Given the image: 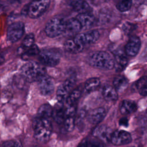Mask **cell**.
<instances>
[{"mask_svg": "<svg viewBox=\"0 0 147 147\" xmlns=\"http://www.w3.org/2000/svg\"><path fill=\"white\" fill-rule=\"evenodd\" d=\"M90 65L102 70H110L114 68V59L107 52L97 51L90 55L88 59Z\"/></svg>", "mask_w": 147, "mask_h": 147, "instance_id": "cell-1", "label": "cell"}, {"mask_svg": "<svg viewBox=\"0 0 147 147\" xmlns=\"http://www.w3.org/2000/svg\"><path fill=\"white\" fill-rule=\"evenodd\" d=\"M33 126L34 136L37 141L45 142L49 140L52 130V126L48 118L38 117L34 119Z\"/></svg>", "mask_w": 147, "mask_h": 147, "instance_id": "cell-2", "label": "cell"}, {"mask_svg": "<svg viewBox=\"0 0 147 147\" xmlns=\"http://www.w3.org/2000/svg\"><path fill=\"white\" fill-rule=\"evenodd\" d=\"M22 76L29 82L38 80L45 74V68L40 64L34 61L25 63L21 69Z\"/></svg>", "mask_w": 147, "mask_h": 147, "instance_id": "cell-3", "label": "cell"}, {"mask_svg": "<svg viewBox=\"0 0 147 147\" xmlns=\"http://www.w3.org/2000/svg\"><path fill=\"white\" fill-rule=\"evenodd\" d=\"M66 21L55 17L49 20L45 27V33L49 37H56L65 32Z\"/></svg>", "mask_w": 147, "mask_h": 147, "instance_id": "cell-4", "label": "cell"}, {"mask_svg": "<svg viewBox=\"0 0 147 147\" xmlns=\"http://www.w3.org/2000/svg\"><path fill=\"white\" fill-rule=\"evenodd\" d=\"M49 4L50 0H33L27 6V15L36 18L47 11Z\"/></svg>", "mask_w": 147, "mask_h": 147, "instance_id": "cell-5", "label": "cell"}, {"mask_svg": "<svg viewBox=\"0 0 147 147\" xmlns=\"http://www.w3.org/2000/svg\"><path fill=\"white\" fill-rule=\"evenodd\" d=\"M38 56L41 63L48 67L57 65L60 60V54L57 51L51 49H44L40 51Z\"/></svg>", "mask_w": 147, "mask_h": 147, "instance_id": "cell-6", "label": "cell"}, {"mask_svg": "<svg viewBox=\"0 0 147 147\" xmlns=\"http://www.w3.org/2000/svg\"><path fill=\"white\" fill-rule=\"evenodd\" d=\"M75 82V77L73 76H70L58 87L56 92V97L58 102L63 103L66 100L68 95L74 87Z\"/></svg>", "mask_w": 147, "mask_h": 147, "instance_id": "cell-7", "label": "cell"}, {"mask_svg": "<svg viewBox=\"0 0 147 147\" xmlns=\"http://www.w3.org/2000/svg\"><path fill=\"white\" fill-rule=\"evenodd\" d=\"M24 29V24L22 22H16L11 24L7 29V39L11 42H17L23 36Z\"/></svg>", "mask_w": 147, "mask_h": 147, "instance_id": "cell-8", "label": "cell"}, {"mask_svg": "<svg viewBox=\"0 0 147 147\" xmlns=\"http://www.w3.org/2000/svg\"><path fill=\"white\" fill-rule=\"evenodd\" d=\"M99 37V33L96 30H92L87 32L77 34L74 38L83 46L90 45L95 42Z\"/></svg>", "mask_w": 147, "mask_h": 147, "instance_id": "cell-9", "label": "cell"}, {"mask_svg": "<svg viewBox=\"0 0 147 147\" xmlns=\"http://www.w3.org/2000/svg\"><path fill=\"white\" fill-rule=\"evenodd\" d=\"M38 88L41 94L44 96H48L52 94L55 88L53 79L45 74L38 80Z\"/></svg>", "mask_w": 147, "mask_h": 147, "instance_id": "cell-10", "label": "cell"}, {"mask_svg": "<svg viewBox=\"0 0 147 147\" xmlns=\"http://www.w3.org/2000/svg\"><path fill=\"white\" fill-rule=\"evenodd\" d=\"M132 141L130 134L123 130L113 132L110 142L115 145H123L130 143Z\"/></svg>", "mask_w": 147, "mask_h": 147, "instance_id": "cell-11", "label": "cell"}, {"mask_svg": "<svg viewBox=\"0 0 147 147\" xmlns=\"http://www.w3.org/2000/svg\"><path fill=\"white\" fill-rule=\"evenodd\" d=\"M112 129L105 125L97 126L92 131L94 137L101 140L103 142H109L110 141L113 134Z\"/></svg>", "mask_w": 147, "mask_h": 147, "instance_id": "cell-12", "label": "cell"}, {"mask_svg": "<svg viewBox=\"0 0 147 147\" xmlns=\"http://www.w3.org/2000/svg\"><path fill=\"white\" fill-rule=\"evenodd\" d=\"M141 48V40L137 36L130 38L125 47V53L131 57L135 56L138 53Z\"/></svg>", "mask_w": 147, "mask_h": 147, "instance_id": "cell-13", "label": "cell"}, {"mask_svg": "<svg viewBox=\"0 0 147 147\" xmlns=\"http://www.w3.org/2000/svg\"><path fill=\"white\" fill-rule=\"evenodd\" d=\"M106 111L103 107H98L92 110L87 115L88 122L92 125L99 124L105 117Z\"/></svg>", "mask_w": 147, "mask_h": 147, "instance_id": "cell-14", "label": "cell"}, {"mask_svg": "<svg viewBox=\"0 0 147 147\" xmlns=\"http://www.w3.org/2000/svg\"><path fill=\"white\" fill-rule=\"evenodd\" d=\"M68 3L79 14L90 13L91 11L90 6L85 0H68Z\"/></svg>", "mask_w": 147, "mask_h": 147, "instance_id": "cell-15", "label": "cell"}, {"mask_svg": "<svg viewBox=\"0 0 147 147\" xmlns=\"http://www.w3.org/2000/svg\"><path fill=\"white\" fill-rule=\"evenodd\" d=\"M65 107H64L63 103L59 102H58L54 107H53L52 117L56 123L60 124L64 122L65 118Z\"/></svg>", "mask_w": 147, "mask_h": 147, "instance_id": "cell-16", "label": "cell"}, {"mask_svg": "<svg viewBox=\"0 0 147 147\" xmlns=\"http://www.w3.org/2000/svg\"><path fill=\"white\" fill-rule=\"evenodd\" d=\"M114 68L117 72L123 70L128 63V59L122 52H117L114 55Z\"/></svg>", "mask_w": 147, "mask_h": 147, "instance_id": "cell-17", "label": "cell"}, {"mask_svg": "<svg viewBox=\"0 0 147 147\" xmlns=\"http://www.w3.org/2000/svg\"><path fill=\"white\" fill-rule=\"evenodd\" d=\"M84 47L75 38H69L66 40L64 43L65 49L67 52L72 53H78L82 52Z\"/></svg>", "mask_w": 147, "mask_h": 147, "instance_id": "cell-18", "label": "cell"}, {"mask_svg": "<svg viewBox=\"0 0 147 147\" xmlns=\"http://www.w3.org/2000/svg\"><path fill=\"white\" fill-rule=\"evenodd\" d=\"M137 105L134 101L125 99L121 103L119 111L122 115H126L134 113L137 110Z\"/></svg>", "mask_w": 147, "mask_h": 147, "instance_id": "cell-19", "label": "cell"}, {"mask_svg": "<svg viewBox=\"0 0 147 147\" xmlns=\"http://www.w3.org/2000/svg\"><path fill=\"white\" fill-rule=\"evenodd\" d=\"M102 95L104 99L109 102L115 101L118 99V91L114 86L106 85L102 89Z\"/></svg>", "mask_w": 147, "mask_h": 147, "instance_id": "cell-20", "label": "cell"}, {"mask_svg": "<svg viewBox=\"0 0 147 147\" xmlns=\"http://www.w3.org/2000/svg\"><path fill=\"white\" fill-rule=\"evenodd\" d=\"M82 26L76 18H72L66 21L65 32L74 34L79 32L82 29Z\"/></svg>", "mask_w": 147, "mask_h": 147, "instance_id": "cell-21", "label": "cell"}, {"mask_svg": "<svg viewBox=\"0 0 147 147\" xmlns=\"http://www.w3.org/2000/svg\"><path fill=\"white\" fill-rule=\"evenodd\" d=\"M80 23L82 28H88L91 26L95 21L94 17L90 13H80L76 17Z\"/></svg>", "mask_w": 147, "mask_h": 147, "instance_id": "cell-22", "label": "cell"}, {"mask_svg": "<svg viewBox=\"0 0 147 147\" xmlns=\"http://www.w3.org/2000/svg\"><path fill=\"white\" fill-rule=\"evenodd\" d=\"M128 84V80L124 76H118L113 80V86L118 92L123 91L127 88Z\"/></svg>", "mask_w": 147, "mask_h": 147, "instance_id": "cell-23", "label": "cell"}, {"mask_svg": "<svg viewBox=\"0 0 147 147\" xmlns=\"http://www.w3.org/2000/svg\"><path fill=\"white\" fill-rule=\"evenodd\" d=\"M38 115L40 117L49 118L52 117L53 107L48 103L42 105L38 109Z\"/></svg>", "mask_w": 147, "mask_h": 147, "instance_id": "cell-24", "label": "cell"}, {"mask_svg": "<svg viewBox=\"0 0 147 147\" xmlns=\"http://www.w3.org/2000/svg\"><path fill=\"white\" fill-rule=\"evenodd\" d=\"M100 80L98 78H91L86 80L84 83V88L88 92H91L99 87Z\"/></svg>", "mask_w": 147, "mask_h": 147, "instance_id": "cell-25", "label": "cell"}, {"mask_svg": "<svg viewBox=\"0 0 147 147\" xmlns=\"http://www.w3.org/2000/svg\"><path fill=\"white\" fill-rule=\"evenodd\" d=\"M81 94H82L81 90L79 88H75L72 91H71L65 100L67 105H75L78 100L80 97Z\"/></svg>", "mask_w": 147, "mask_h": 147, "instance_id": "cell-26", "label": "cell"}, {"mask_svg": "<svg viewBox=\"0 0 147 147\" xmlns=\"http://www.w3.org/2000/svg\"><path fill=\"white\" fill-rule=\"evenodd\" d=\"M34 44V36L33 34H29L24 38L21 47L20 48L19 52L22 54L25 49H26Z\"/></svg>", "mask_w": 147, "mask_h": 147, "instance_id": "cell-27", "label": "cell"}, {"mask_svg": "<svg viewBox=\"0 0 147 147\" xmlns=\"http://www.w3.org/2000/svg\"><path fill=\"white\" fill-rule=\"evenodd\" d=\"M40 52V51L38 47L36 45L34 44L31 47L26 49H25L21 55L23 57H25V59H26L28 57L38 55Z\"/></svg>", "mask_w": 147, "mask_h": 147, "instance_id": "cell-28", "label": "cell"}, {"mask_svg": "<svg viewBox=\"0 0 147 147\" xmlns=\"http://www.w3.org/2000/svg\"><path fill=\"white\" fill-rule=\"evenodd\" d=\"M133 0H119L116 6L118 10L122 12L129 10L132 5Z\"/></svg>", "mask_w": 147, "mask_h": 147, "instance_id": "cell-29", "label": "cell"}, {"mask_svg": "<svg viewBox=\"0 0 147 147\" xmlns=\"http://www.w3.org/2000/svg\"><path fill=\"white\" fill-rule=\"evenodd\" d=\"M64 127L68 132L72 131L75 126V117H65L64 122Z\"/></svg>", "mask_w": 147, "mask_h": 147, "instance_id": "cell-30", "label": "cell"}, {"mask_svg": "<svg viewBox=\"0 0 147 147\" xmlns=\"http://www.w3.org/2000/svg\"><path fill=\"white\" fill-rule=\"evenodd\" d=\"M147 83V77L144 76L137 80L134 84H133V87H134L136 90H140L142 87L146 86Z\"/></svg>", "mask_w": 147, "mask_h": 147, "instance_id": "cell-31", "label": "cell"}, {"mask_svg": "<svg viewBox=\"0 0 147 147\" xmlns=\"http://www.w3.org/2000/svg\"><path fill=\"white\" fill-rule=\"evenodd\" d=\"M76 113V107L75 105H67L65 109V117H75Z\"/></svg>", "mask_w": 147, "mask_h": 147, "instance_id": "cell-32", "label": "cell"}, {"mask_svg": "<svg viewBox=\"0 0 147 147\" xmlns=\"http://www.w3.org/2000/svg\"><path fill=\"white\" fill-rule=\"evenodd\" d=\"M88 147H104V146L103 142L96 138L88 140Z\"/></svg>", "mask_w": 147, "mask_h": 147, "instance_id": "cell-33", "label": "cell"}, {"mask_svg": "<svg viewBox=\"0 0 147 147\" xmlns=\"http://www.w3.org/2000/svg\"><path fill=\"white\" fill-rule=\"evenodd\" d=\"M2 147H22L21 143L16 140H9L5 142Z\"/></svg>", "mask_w": 147, "mask_h": 147, "instance_id": "cell-34", "label": "cell"}, {"mask_svg": "<svg viewBox=\"0 0 147 147\" xmlns=\"http://www.w3.org/2000/svg\"><path fill=\"white\" fill-rule=\"evenodd\" d=\"M134 28V25L130 24V23H127L125 25H123V29L125 32V33H130L131 30H133Z\"/></svg>", "mask_w": 147, "mask_h": 147, "instance_id": "cell-35", "label": "cell"}, {"mask_svg": "<svg viewBox=\"0 0 147 147\" xmlns=\"http://www.w3.org/2000/svg\"><path fill=\"white\" fill-rule=\"evenodd\" d=\"M88 140L87 139H84L79 143L77 147H88Z\"/></svg>", "mask_w": 147, "mask_h": 147, "instance_id": "cell-36", "label": "cell"}, {"mask_svg": "<svg viewBox=\"0 0 147 147\" xmlns=\"http://www.w3.org/2000/svg\"><path fill=\"white\" fill-rule=\"evenodd\" d=\"M119 124L121 125L124 126L125 127H126L127 126H128V121L126 118H122L120 119L119 121Z\"/></svg>", "mask_w": 147, "mask_h": 147, "instance_id": "cell-37", "label": "cell"}, {"mask_svg": "<svg viewBox=\"0 0 147 147\" xmlns=\"http://www.w3.org/2000/svg\"><path fill=\"white\" fill-rule=\"evenodd\" d=\"M91 2L95 4H99L106 2L107 0H90Z\"/></svg>", "mask_w": 147, "mask_h": 147, "instance_id": "cell-38", "label": "cell"}, {"mask_svg": "<svg viewBox=\"0 0 147 147\" xmlns=\"http://www.w3.org/2000/svg\"><path fill=\"white\" fill-rule=\"evenodd\" d=\"M32 147H38V146H32Z\"/></svg>", "mask_w": 147, "mask_h": 147, "instance_id": "cell-39", "label": "cell"}, {"mask_svg": "<svg viewBox=\"0 0 147 147\" xmlns=\"http://www.w3.org/2000/svg\"><path fill=\"white\" fill-rule=\"evenodd\" d=\"M146 112H147V110H146Z\"/></svg>", "mask_w": 147, "mask_h": 147, "instance_id": "cell-40", "label": "cell"}]
</instances>
